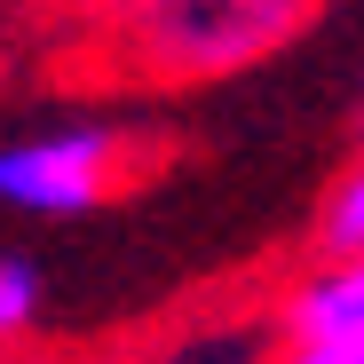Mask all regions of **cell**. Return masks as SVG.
<instances>
[{"instance_id":"6da1fadb","label":"cell","mask_w":364,"mask_h":364,"mask_svg":"<svg viewBox=\"0 0 364 364\" xmlns=\"http://www.w3.org/2000/svg\"><path fill=\"white\" fill-rule=\"evenodd\" d=\"M309 16H317V0H143V9L111 16V32L143 80L191 87V80L254 72L262 55L301 40Z\"/></svg>"},{"instance_id":"7a4b0ae2","label":"cell","mask_w":364,"mask_h":364,"mask_svg":"<svg viewBox=\"0 0 364 364\" xmlns=\"http://www.w3.org/2000/svg\"><path fill=\"white\" fill-rule=\"evenodd\" d=\"M127 159H135V143L119 127H103V119L16 135V143H0V206L40 214V222L95 214L119 182H127Z\"/></svg>"},{"instance_id":"3957f363","label":"cell","mask_w":364,"mask_h":364,"mask_svg":"<svg viewBox=\"0 0 364 364\" xmlns=\"http://www.w3.org/2000/svg\"><path fill=\"white\" fill-rule=\"evenodd\" d=\"M285 341H364V254L317 262L277 309Z\"/></svg>"},{"instance_id":"277c9868","label":"cell","mask_w":364,"mask_h":364,"mask_svg":"<svg viewBox=\"0 0 364 364\" xmlns=\"http://www.w3.org/2000/svg\"><path fill=\"white\" fill-rule=\"evenodd\" d=\"M317 262H341V254H364V159L356 166H341V182L325 191V206H317Z\"/></svg>"},{"instance_id":"5b68a950","label":"cell","mask_w":364,"mask_h":364,"mask_svg":"<svg viewBox=\"0 0 364 364\" xmlns=\"http://www.w3.org/2000/svg\"><path fill=\"white\" fill-rule=\"evenodd\" d=\"M48 309V277L32 254H0V341H24Z\"/></svg>"},{"instance_id":"8992f818","label":"cell","mask_w":364,"mask_h":364,"mask_svg":"<svg viewBox=\"0 0 364 364\" xmlns=\"http://www.w3.org/2000/svg\"><path fill=\"white\" fill-rule=\"evenodd\" d=\"M269 364H364V341H285Z\"/></svg>"},{"instance_id":"52a82bcc","label":"cell","mask_w":364,"mask_h":364,"mask_svg":"<svg viewBox=\"0 0 364 364\" xmlns=\"http://www.w3.org/2000/svg\"><path fill=\"white\" fill-rule=\"evenodd\" d=\"M55 9H72V16H95V24H111V16L143 9V0H55Z\"/></svg>"},{"instance_id":"ba28073f","label":"cell","mask_w":364,"mask_h":364,"mask_svg":"<svg viewBox=\"0 0 364 364\" xmlns=\"http://www.w3.org/2000/svg\"><path fill=\"white\" fill-rule=\"evenodd\" d=\"M356 135H364V103H356Z\"/></svg>"}]
</instances>
